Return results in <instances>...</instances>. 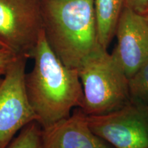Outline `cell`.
Instances as JSON below:
<instances>
[{
  "label": "cell",
  "mask_w": 148,
  "mask_h": 148,
  "mask_svg": "<svg viewBox=\"0 0 148 148\" xmlns=\"http://www.w3.org/2000/svg\"><path fill=\"white\" fill-rule=\"evenodd\" d=\"M30 58L33 69L25 73L28 101L42 129L69 117L75 107L81 108L83 88L77 69L66 66L51 49L42 31Z\"/></svg>",
  "instance_id": "cell-1"
},
{
  "label": "cell",
  "mask_w": 148,
  "mask_h": 148,
  "mask_svg": "<svg viewBox=\"0 0 148 148\" xmlns=\"http://www.w3.org/2000/svg\"><path fill=\"white\" fill-rule=\"evenodd\" d=\"M43 32L64 65L77 69L99 42L94 0H41Z\"/></svg>",
  "instance_id": "cell-2"
},
{
  "label": "cell",
  "mask_w": 148,
  "mask_h": 148,
  "mask_svg": "<svg viewBox=\"0 0 148 148\" xmlns=\"http://www.w3.org/2000/svg\"><path fill=\"white\" fill-rule=\"evenodd\" d=\"M77 71L84 94L80 108L86 115L109 113L131 103L128 78L106 49L92 53Z\"/></svg>",
  "instance_id": "cell-3"
},
{
  "label": "cell",
  "mask_w": 148,
  "mask_h": 148,
  "mask_svg": "<svg viewBox=\"0 0 148 148\" xmlns=\"http://www.w3.org/2000/svg\"><path fill=\"white\" fill-rule=\"evenodd\" d=\"M43 31L41 0H0V42L30 58Z\"/></svg>",
  "instance_id": "cell-4"
},
{
  "label": "cell",
  "mask_w": 148,
  "mask_h": 148,
  "mask_svg": "<svg viewBox=\"0 0 148 148\" xmlns=\"http://www.w3.org/2000/svg\"><path fill=\"white\" fill-rule=\"evenodd\" d=\"M28 58L18 56L11 62L0 84V148H5L18 132L37 117L25 88Z\"/></svg>",
  "instance_id": "cell-5"
},
{
  "label": "cell",
  "mask_w": 148,
  "mask_h": 148,
  "mask_svg": "<svg viewBox=\"0 0 148 148\" xmlns=\"http://www.w3.org/2000/svg\"><path fill=\"white\" fill-rule=\"evenodd\" d=\"M94 134L114 148H148V123L140 107L130 103L100 115H87Z\"/></svg>",
  "instance_id": "cell-6"
},
{
  "label": "cell",
  "mask_w": 148,
  "mask_h": 148,
  "mask_svg": "<svg viewBox=\"0 0 148 148\" xmlns=\"http://www.w3.org/2000/svg\"><path fill=\"white\" fill-rule=\"evenodd\" d=\"M115 36L117 43L111 55L128 78L148 62V16L125 5Z\"/></svg>",
  "instance_id": "cell-7"
},
{
  "label": "cell",
  "mask_w": 148,
  "mask_h": 148,
  "mask_svg": "<svg viewBox=\"0 0 148 148\" xmlns=\"http://www.w3.org/2000/svg\"><path fill=\"white\" fill-rule=\"evenodd\" d=\"M42 143L43 148H114L92 132L80 108L69 117L42 128Z\"/></svg>",
  "instance_id": "cell-8"
},
{
  "label": "cell",
  "mask_w": 148,
  "mask_h": 148,
  "mask_svg": "<svg viewBox=\"0 0 148 148\" xmlns=\"http://www.w3.org/2000/svg\"><path fill=\"white\" fill-rule=\"evenodd\" d=\"M94 5L99 42L106 49L115 36L116 25L125 6V0H94Z\"/></svg>",
  "instance_id": "cell-9"
},
{
  "label": "cell",
  "mask_w": 148,
  "mask_h": 148,
  "mask_svg": "<svg viewBox=\"0 0 148 148\" xmlns=\"http://www.w3.org/2000/svg\"><path fill=\"white\" fill-rule=\"evenodd\" d=\"M130 102L138 107L148 106V62L128 77Z\"/></svg>",
  "instance_id": "cell-10"
},
{
  "label": "cell",
  "mask_w": 148,
  "mask_h": 148,
  "mask_svg": "<svg viewBox=\"0 0 148 148\" xmlns=\"http://www.w3.org/2000/svg\"><path fill=\"white\" fill-rule=\"evenodd\" d=\"M5 148H43L42 127L34 121L25 125Z\"/></svg>",
  "instance_id": "cell-11"
},
{
  "label": "cell",
  "mask_w": 148,
  "mask_h": 148,
  "mask_svg": "<svg viewBox=\"0 0 148 148\" xmlns=\"http://www.w3.org/2000/svg\"><path fill=\"white\" fill-rule=\"evenodd\" d=\"M18 56L6 48L0 49V75H3L11 62Z\"/></svg>",
  "instance_id": "cell-12"
},
{
  "label": "cell",
  "mask_w": 148,
  "mask_h": 148,
  "mask_svg": "<svg viewBox=\"0 0 148 148\" xmlns=\"http://www.w3.org/2000/svg\"><path fill=\"white\" fill-rule=\"evenodd\" d=\"M125 5L138 13L147 15L148 0H125Z\"/></svg>",
  "instance_id": "cell-13"
},
{
  "label": "cell",
  "mask_w": 148,
  "mask_h": 148,
  "mask_svg": "<svg viewBox=\"0 0 148 148\" xmlns=\"http://www.w3.org/2000/svg\"><path fill=\"white\" fill-rule=\"evenodd\" d=\"M140 108H141L142 110H143V112H144V114H145V118H146V119H147V123H148V106L147 107H143V108L140 107Z\"/></svg>",
  "instance_id": "cell-14"
},
{
  "label": "cell",
  "mask_w": 148,
  "mask_h": 148,
  "mask_svg": "<svg viewBox=\"0 0 148 148\" xmlns=\"http://www.w3.org/2000/svg\"><path fill=\"white\" fill-rule=\"evenodd\" d=\"M3 48H5L4 46L3 45V44L1 43V42H0V49H3Z\"/></svg>",
  "instance_id": "cell-15"
},
{
  "label": "cell",
  "mask_w": 148,
  "mask_h": 148,
  "mask_svg": "<svg viewBox=\"0 0 148 148\" xmlns=\"http://www.w3.org/2000/svg\"><path fill=\"white\" fill-rule=\"evenodd\" d=\"M1 81H2V78H0V84H1Z\"/></svg>",
  "instance_id": "cell-16"
},
{
  "label": "cell",
  "mask_w": 148,
  "mask_h": 148,
  "mask_svg": "<svg viewBox=\"0 0 148 148\" xmlns=\"http://www.w3.org/2000/svg\"><path fill=\"white\" fill-rule=\"evenodd\" d=\"M147 16H148V14H147Z\"/></svg>",
  "instance_id": "cell-17"
}]
</instances>
